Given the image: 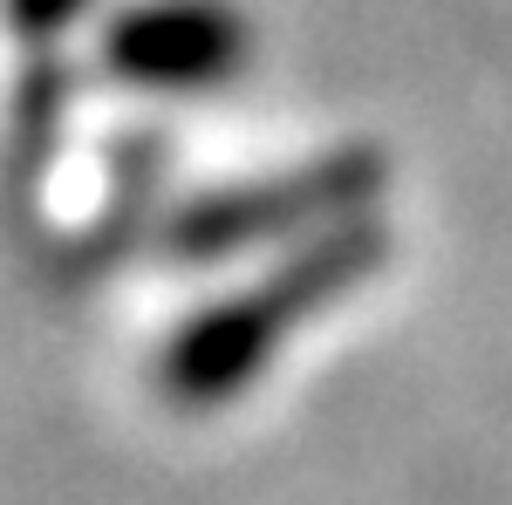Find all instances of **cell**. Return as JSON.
Returning <instances> with one entry per match:
<instances>
[{"label":"cell","mask_w":512,"mask_h":505,"mask_svg":"<svg viewBox=\"0 0 512 505\" xmlns=\"http://www.w3.org/2000/svg\"><path fill=\"white\" fill-rule=\"evenodd\" d=\"M383 253H390V233H383V219H369V212H362V219H342V226H328V233H315V239H301V246H294L287 260H274L253 287H239L226 301L198 308L192 321L164 342V355H158L164 396L185 403V410H205V403L239 396L321 308L349 301L355 287L383 267Z\"/></svg>","instance_id":"6da1fadb"},{"label":"cell","mask_w":512,"mask_h":505,"mask_svg":"<svg viewBox=\"0 0 512 505\" xmlns=\"http://www.w3.org/2000/svg\"><path fill=\"white\" fill-rule=\"evenodd\" d=\"M383 185H390V164L369 144H342V151H321L308 164L226 185V192H198L192 205H178L164 219V246L178 267H219L233 253L280 246V239L301 246L342 219H362L383 198Z\"/></svg>","instance_id":"7a4b0ae2"},{"label":"cell","mask_w":512,"mask_h":505,"mask_svg":"<svg viewBox=\"0 0 512 505\" xmlns=\"http://www.w3.org/2000/svg\"><path fill=\"white\" fill-rule=\"evenodd\" d=\"M103 62L137 89L198 96L253 62V21L233 0H137L110 21Z\"/></svg>","instance_id":"3957f363"},{"label":"cell","mask_w":512,"mask_h":505,"mask_svg":"<svg viewBox=\"0 0 512 505\" xmlns=\"http://www.w3.org/2000/svg\"><path fill=\"white\" fill-rule=\"evenodd\" d=\"M89 0H14V21L21 28H69Z\"/></svg>","instance_id":"277c9868"}]
</instances>
